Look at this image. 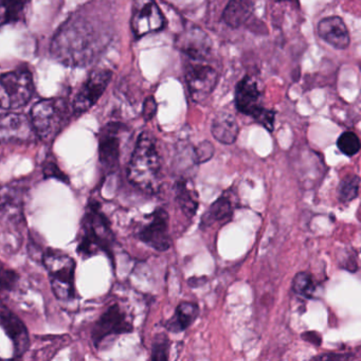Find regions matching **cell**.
<instances>
[{
    "label": "cell",
    "instance_id": "cell-1",
    "mask_svg": "<svg viewBox=\"0 0 361 361\" xmlns=\"http://www.w3.org/2000/svg\"><path fill=\"white\" fill-rule=\"evenodd\" d=\"M98 42L92 27L82 23H67L52 43V52L60 62L69 66H84L94 58Z\"/></svg>",
    "mask_w": 361,
    "mask_h": 361
},
{
    "label": "cell",
    "instance_id": "cell-2",
    "mask_svg": "<svg viewBox=\"0 0 361 361\" xmlns=\"http://www.w3.org/2000/svg\"><path fill=\"white\" fill-rule=\"evenodd\" d=\"M128 179L135 187L147 193H156L161 183V160L153 137L142 133L128 166Z\"/></svg>",
    "mask_w": 361,
    "mask_h": 361
},
{
    "label": "cell",
    "instance_id": "cell-3",
    "mask_svg": "<svg viewBox=\"0 0 361 361\" xmlns=\"http://www.w3.org/2000/svg\"><path fill=\"white\" fill-rule=\"evenodd\" d=\"M115 243L109 219L100 211L97 202H90L82 221L78 252L84 259L107 253L113 259V245Z\"/></svg>",
    "mask_w": 361,
    "mask_h": 361
},
{
    "label": "cell",
    "instance_id": "cell-4",
    "mask_svg": "<svg viewBox=\"0 0 361 361\" xmlns=\"http://www.w3.org/2000/svg\"><path fill=\"white\" fill-rule=\"evenodd\" d=\"M43 264L49 274L50 284L56 299L61 301L75 299V259L62 250L48 248L43 253Z\"/></svg>",
    "mask_w": 361,
    "mask_h": 361
},
{
    "label": "cell",
    "instance_id": "cell-5",
    "mask_svg": "<svg viewBox=\"0 0 361 361\" xmlns=\"http://www.w3.org/2000/svg\"><path fill=\"white\" fill-rule=\"evenodd\" d=\"M235 105L240 113L253 118L269 132L274 130L276 111L263 106V97L252 78L245 77L238 82L235 90Z\"/></svg>",
    "mask_w": 361,
    "mask_h": 361
},
{
    "label": "cell",
    "instance_id": "cell-6",
    "mask_svg": "<svg viewBox=\"0 0 361 361\" xmlns=\"http://www.w3.org/2000/svg\"><path fill=\"white\" fill-rule=\"evenodd\" d=\"M67 115L68 111L64 101L54 99L39 101L31 111L35 134L44 140H50L60 132Z\"/></svg>",
    "mask_w": 361,
    "mask_h": 361
},
{
    "label": "cell",
    "instance_id": "cell-7",
    "mask_svg": "<svg viewBox=\"0 0 361 361\" xmlns=\"http://www.w3.org/2000/svg\"><path fill=\"white\" fill-rule=\"evenodd\" d=\"M35 83L27 69H16L1 77L0 103L3 109H16L26 105L32 98Z\"/></svg>",
    "mask_w": 361,
    "mask_h": 361
},
{
    "label": "cell",
    "instance_id": "cell-8",
    "mask_svg": "<svg viewBox=\"0 0 361 361\" xmlns=\"http://www.w3.org/2000/svg\"><path fill=\"white\" fill-rule=\"evenodd\" d=\"M128 133V126L118 122L106 124L101 130L99 135V158L105 172H114L119 166L122 141Z\"/></svg>",
    "mask_w": 361,
    "mask_h": 361
},
{
    "label": "cell",
    "instance_id": "cell-9",
    "mask_svg": "<svg viewBox=\"0 0 361 361\" xmlns=\"http://www.w3.org/2000/svg\"><path fill=\"white\" fill-rule=\"evenodd\" d=\"M133 329V323L119 304H114L94 323L92 333V342L96 348H100L101 343L107 338L132 333Z\"/></svg>",
    "mask_w": 361,
    "mask_h": 361
},
{
    "label": "cell",
    "instance_id": "cell-10",
    "mask_svg": "<svg viewBox=\"0 0 361 361\" xmlns=\"http://www.w3.org/2000/svg\"><path fill=\"white\" fill-rule=\"evenodd\" d=\"M130 26L136 37L164 29V16L154 0H134Z\"/></svg>",
    "mask_w": 361,
    "mask_h": 361
},
{
    "label": "cell",
    "instance_id": "cell-11",
    "mask_svg": "<svg viewBox=\"0 0 361 361\" xmlns=\"http://www.w3.org/2000/svg\"><path fill=\"white\" fill-rule=\"evenodd\" d=\"M139 240L157 251L170 249L171 236L169 232V214L164 208H157L149 217V221L141 227Z\"/></svg>",
    "mask_w": 361,
    "mask_h": 361
},
{
    "label": "cell",
    "instance_id": "cell-12",
    "mask_svg": "<svg viewBox=\"0 0 361 361\" xmlns=\"http://www.w3.org/2000/svg\"><path fill=\"white\" fill-rule=\"evenodd\" d=\"M111 80V73L109 71H96L92 73L73 100V111L80 115L90 111L104 94Z\"/></svg>",
    "mask_w": 361,
    "mask_h": 361
},
{
    "label": "cell",
    "instance_id": "cell-13",
    "mask_svg": "<svg viewBox=\"0 0 361 361\" xmlns=\"http://www.w3.org/2000/svg\"><path fill=\"white\" fill-rule=\"evenodd\" d=\"M185 80L192 99L195 102H202L214 90L219 81V75L212 67L198 64L190 65L188 67Z\"/></svg>",
    "mask_w": 361,
    "mask_h": 361
},
{
    "label": "cell",
    "instance_id": "cell-14",
    "mask_svg": "<svg viewBox=\"0 0 361 361\" xmlns=\"http://www.w3.org/2000/svg\"><path fill=\"white\" fill-rule=\"evenodd\" d=\"M0 312H1V326L13 344L14 357L20 358L30 348L28 329L24 322L5 304L1 305Z\"/></svg>",
    "mask_w": 361,
    "mask_h": 361
},
{
    "label": "cell",
    "instance_id": "cell-15",
    "mask_svg": "<svg viewBox=\"0 0 361 361\" xmlns=\"http://www.w3.org/2000/svg\"><path fill=\"white\" fill-rule=\"evenodd\" d=\"M319 37L337 50H344L350 46V37L348 28L339 16H329L318 23Z\"/></svg>",
    "mask_w": 361,
    "mask_h": 361
},
{
    "label": "cell",
    "instance_id": "cell-16",
    "mask_svg": "<svg viewBox=\"0 0 361 361\" xmlns=\"http://www.w3.org/2000/svg\"><path fill=\"white\" fill-rule=\"evenodd\" d=\"M178 48L194 60H204L212 49V42L206 32L200 28L188 30L179 37Z\"/></svg>",
    "mask_w": 361,
    "mask_h": 361
},
{
    "label": "cell",
    "instance_id": "cell-17",
    "mask_svg": "<svg viewBox=\"0 0 361 361\" xmlns=\"http://www.w3.org/2000/svg\"><path fill=\"white\" fill-rule=\"evenodd\" d=\"M33 133V124L25 116L8 114L1 119L3 141H27L32 138Z\"/></svg>",
    "mask_w": 361,
    "mask_h": 361
},
{
    "label": "cell",
    "instance_id": "cell-18",
    "mask_svg": "<svg viewBox=\"0 0 361 361\" xmlns=\"http://www.w3.org/2000/svg\"><path fill=\"white\" fill-rule=\"evenodd\" d=\"M211 132L219 142L223 145H232L238 138L240 128L235 118L231 114L223 111L213 120Z\"/></svg>",
    "mask_w": 361,
    "mask_h": 361
},
{
    "label": "cell",
    "instance_id": "cell-19",
    "mask_svg": "<svg viewBox=\"0 0 361 361\" xmlns=\"http://www.w3.org/2000/svg\"><path fill=\"white\" fill-rule=\"evenodd\" d=\"M234 204L229 194H224L223 196L215 200L208 210L206 211L200 219V228L206 229L219 221H228L233 215Z\"/></svg>",
    "mask_w": 361,
    "mask_h": 361
},
{
    "label": "cell",
    "instance_id": "cell-20",
    "mask_svg": "<svg viewBox=\"0 0 361 361\" xmlns=\"http://www.w3.org/2000/svg\"><path fill=\"white\" fill-rule=\"evenodd\" d=\"M200 314V307L194 302H181L175 310L174 316L166 323L171 333H180L193 324Z\"/></svg>",
    "mask_w": 361,
    "mask_h": 361
},
{
    "label": "cell",
    "instance_id": "cell-21",
    "mask_svg": "<svg viewBox=\"0 0 361 361\" xmlns=\"http://www.w3.org/2000/svg\"><path fill=\"white\" fill-rule=\"evenodd\" d=\"M252 0H230L223 13V20L231 28H240L252 16Z\"/></svg>",
    "mask_w": 361,
    "mask_h": 361
},
{
    "label": "cell",
    "instance_id": "cell-22",
    "mask_svg": "<svg viewBox=\"0 0 361 361\" xmlns=\"http://www.w3.org/2000/svg\"><path fill=\"white\" fill-rule=\"evenodd\" d=\"M176 202L183 214L188 219H192L197 212L198 195L193 188L190 187L185 179H180L176 183Z\"/></svg>",
    "mask_w": 361,
    "mask_h": 361
},
{
    "label": "cell",
    "instance_id": "cell-23",
    "mask_svg": "<svg viewBox=\"0 0 361 361\" xmlns=\"http://www.w3.org/2000/svg\"><path fill=\"white\" fill-rule=\"evenodd\" d=\"M1 1V25L20 20L28 0H0Z\"/></svg>",
    "mask_w": 361,
    "mask_h": 361
},
{
    "label": "cell",
    "instance_id": "cell-24",
    "mask_svg": "<svg viewBox=\"0 0 361 361\" xmlns=\"http://www.w3.org/2000/svg\"><path fill=\"white\" fill-rule=\"evenodd\" d=\"M360 179L356 175H348L340 183L338 196L342 202H352L358 196Z\"/></svg>",
    "mask_w": 361,
    "mask_h": 361
},
{
    "label": "cell",
    "instance_id": "cell-25",
    "mask_svg": "<svg viewBox=\"0 0 361 361\" xmlns=\"http://www.w3.org/2000/svg\"><path fill=\"white\" fill-rule=\"evenodd\" d=\"M293 289L295 293L304 298H312L316 285L312 280V274L307 272H299L293 280Z\"/></svg>",
    "mask_w": 361,
    "mask_h": 361
},
{
    "label": "cell",
    "instance_id": "cell-26",
    "mask_svg": "<svg viewBox=\"0 0 361 361\" xmlns=\"http://www.w3.org/2000/svg\"><path fill=\"white\" fill-rule=\"evenodd\" d=\"M337 147L344 155L352 157L360 151L361 142L355 133L346 132L338 139Z\"/></svg>",
    "mask_w": 361,
    "mask_h": 361
},
{
    "label": "cell",
    "instance_id": "cell-27",
    "mask_svg": "<svg viewBox=\"0 0 361 361\" xmlns=\"http://www.w3.org/2000/svg\"><path fill=\"white\" fill-rule=\"evenodd\" d=\"M170 348V340L164 334L156 336L152 348V359L153 360H168V352Z\"/></svg>",
    "mask_w": 361,
    "mask_h": 361
},
{
    "label": "cell",
    "instance_id": "cell-28",
    "mask_svg": "<svg viewBox=\"0 0 361 361\" xmlns=\"http://www.w3.org/2000/svg\"><path fill=\"white\" fill-rule=\"evenodd\" d=\"M213 155H214V147L208 141H204L194 149V162L196 164H204L210 160Z\"/></svg>",
    "mask_w": 361,
    "mask_h": 361
},
{
    "label": "cell",
    "instance_id": "cell-29",
    "mask_svg": "<svg viewBox=\"0 0 361 361\" xmlns=\"http://www.w3.org/2000/svg\"><path fill=\"white\" fill-rule=\"evenodd\" d=\"M43 173L44 175H45L46 178H56L64 181V183H69L66 175H65L64 173L58 168V166H56L54 162H46L43 166Z\"/></svg>",
    "mask_w": 361,
    "mask_h": 361
},
{
    "label": "cell",
    "instance_id": "cell-30",
    "mask_svg": "<svg viewBox=\"0 0 361 361\" xmlns=\"http://www.w3.org/2000/svg\"><path fill=\"white\" fill-rule=\"evenodd\" d=\"M18 276L13 270L3 268L1 274V287L3 290H12L18 283Z\"/></svg>",
    "mask_w": 361,
    "mask_h": 361
},
{
    "label": "cell",
    "instance_id": "cell-31",
    "mask_svg": "<svg viewBox=\"0 0 361 361\" xmlns=\"http://www.w3.org/2000/svg\"><path fill=\"white\" fill-rule=\"evenodd\" d=\"M156 111H157V104H156L154 98L147 99L145 101V106H143V117L145 118L147 121H149L155 116Z\"/></svg>",
    "mask_w": 361,
    "mask_h": 361
},
{
    "label": "cell",
    "instance_id": "cell-32",
    "mask_svg": "<svg viewBox=\"0 0 361 361\" xmlns=\"http://www.w3.org/2000/svg\"><path fill=\"white\" fill-rule=\"evenodd\" d=\"M301 337L302 339L314 344V345H320L321 342H322L320 334L317 333V331H306V333L302 334Z\"/></svg>",
    "mask_w": 361,
    "mask_h": 361
},
{
    "label": "cell",
    "instance_id": "cell-33",
    "mask_svg": "<svg viewBox=\"0 0 361 361\" xmlns=\"http://www.w3.org/2000/svg\"><path fill=\"white\" fill-rule=\"evenodd\" d=\"M350 356H345V355H323V356L314 357V359H321V360H329V359H348Z\"/></svg>",
    "mask_w": 361,
    "mask_h": 361
},
{
    "label": "cell",
    "instance_id": "cell-34",
    "mask_svg": "<svg viewBox=\"0 0 361 361\" xmlns=\"http://www.w3.org/2000/svg\"><path fill=\"white\" fill-rule=\"evenodd\" d=\"M276 3H281V1H286V0H276Z\"/></svg>",
    "mask_w": 361,
    "mask_h": 361
}]
</instances>
